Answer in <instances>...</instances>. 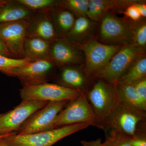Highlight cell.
I'll return each mask as SVG.
<instances>
[{
    "label": "cell",
    "mask_w": 146,
    "mask_h": 146,
    "mask_svg": "<svg viewBox=\"0 0 146 146\" xmlns=\"http://www.w3.org/2000/svg\"><path fill=\"white\" fill-rule=\"evenodd\" d=\"M92 89L86 97L96 115V127L102 129L106 119L119 100L116 85L100 79H95Z\"/></svg>",
    "instance_id": "1"
},
{
    "label": "cell",
    "mask_w": 146,
    "mask_h": 146,
    "mask_svg": "<svg viewBox=\"0 0 146 146\" xmlns=\"http://www.w3.org/2000/svg\"><path fill=\"white\" fill-rule=\"evenodd\" d=\"M89 126L87 124L80 123L32 134L19 135L12 133L3 139L10 146H52L63 138Z\"/></svg>",
    "instance_id": "2"
},
{
    "label": "cell",
    "mask_w": 146,
    "mask_h": 146,
    "mask_svg": "<svg viewBox=\"0 0 146 146\" xmlns=\"http://www.w3.org/2000/svg\"><path fill=\"white\" fill-rule=\"evenodd\" d=\"M146 120L145 111L137 109L119 98L115 109L104 122L102 129L106 132L114 129L132 136L138 123Z\"/></svg>",
    "instance_id": "3"
},
{
    "label": "cell",
    "mask_w": 146,
    "mask_h": 146,
    "mask_svg": "<svg viewBox=\"0 0 146 146\" xmlns=\"http://www.w3.org/2000/svg\"><path fill=\"white\" fill-rule=\"evenodd\" d=\"M146 53L132 44L123 45L106 65L92 77L116 85L134 61L141 54Z\"/></svg>",
    "instance_id": "4"
},
{
    "label": "cell",
    "mask_w": 146,
    "mask_h": 146,
    "mask_svg": "<svg viewBox=\"0 0 146 146\" xmlns=\"http://www.w3.org/2000/svg\"><path fill=\"white\" fill-rule=\"evenodd\" d=\"M80 123L97 126L96 115L86 94H82L77 98L69 101L57 115L54 126L56 128Z\"/></svg>",
    "instance_id": "5"
},
{
    "label": "cell",
    "mask_w": 146,
    "mask_h": 146,
    "mask_svg": "<svg viewBox=\"0 0 146 146\" xmlns=\"http://www.w3.org/2000/svg\"><path fill=\"white\" fill-rule=\"evenodd\" d=\"M23 101H61L77 98L82 94L80 91L50 82L37 85H24L20 89Z\"/></svg>",
    "instance_id": "6"
},
{
    "label": "cell",
    "mask_w": 146,
    "mask_h": 146,
    "mask_svg": "<svg viewBox=\"0 0 146 146\" xmlns=\"http://www.w3.org/2000/svg\"><path fill=\"white\" fill-rule=\"evenodd\" d=\"M123 46L105 44L98 42L96 39L77 46L84 54L85 62L82 66L84 72L92 77L104 68Z\"/></svg>",
    "instance_id": "7"
},
{
    "label": "cell",
    "mask_w": 146,
    "mask_h": 146,
    "mask_svg": "<svg viewBox=\"0 0 146 146\" xmlns=\"http://www.w3.org/2000/svg\"><path fill=\"white\" fill-rule=\"evenodd\" d=\"M96 40L105 44L123 46L130 43L129 30L122 18L112 11L105 13L99 22Z\"/></svg>",
    "instance_id": "8"
},
{
    "label": "cell",
    "mask_w": 146,
    "mask_h": 146,
    "mask_svg": "<svg viewBox=\"0 0 146 146\" xmlns=\"http://www.w3.org/2000/svg\"><path fill=\"white\" fill-rule=\"evenodd\" d=\"M58 67L50 60H34L14 68L8 76L16 77L24 85H37L52 80Z\"/></svg>",
    "instance_id": "9"
},
{
    "label": "cell",
    "mask_w": 146,
    "mask_h": 146,
    "mask_svg": "<svg viewBox=\"0 0 146 146\" xmlns=\"http://www.w3.org/2000/svg\"><path fill=\"white\" fill-rule=\"evenodd\" d=\"M68 101L49 102L44 107L35 112L24 122L17 134H32L54 129L56 118Z\"/></svg>",
    "instance_id": "10"
},
{
    "label": "cell",
    "mask_w": 146,
    "mask_h": 146,
    "mask_svg": "<svg viewBox=\"0 0 146 146\" xmlns=\"http://www.w3.org/2000/svg\"><path fill=\"white\" fill-rule=\"evenodd\" d=\"M48 101H23L13 110L0 113V135L17 133L22 125L33 114Z\"/></svg>",
    "instance_id": "11"
},
{
    "label": "cell",
    "mask_w": 146,
    "mask_h": 146,
    "mask_svg": "<svg viewBox=\"0 0 146 146\" xmlns=\"http://www.w3.org/2000/svg\"><path fill=\"white\" fill-rule=\"evenodd\" d=\"M27 31L26 20L0 24V39L12 58H25L24 45L27 37Z\"/></svg>",
    "instance_id": "12"
},
{
    "label": "cell",
    "mask_w": 146,
    "mask_h": 146,
    "mask_svg": "<svg viewBox=\"0 0 146 146\" xmlns=\"http://www.w3.org/2000/svg\"><path fill=\"white\" fill-rule=\"evenodd\" d=\"M82 66L64 65L58 67L52 81L86 95L92 89L95 79L85 74Z\"/></svg>",
    "instance_id": "13"
},
{
    "label": "cell",
    "mask_w": 146,
    "mask_h": 146,
    "mask_svg": "<svg viewBox=\"0 0 146 146\" xmlns=\"http://www.w3.org/2000/svg\"><path fill=\"white\" fill-rule=\"evenodd\" d=\"M50 59L58 67L64 65L82 66L85 62L82 51L64 37L51 43Z\"/></svg>",
    "instance_id": "14"
},
{
    "label": "cell",
    "mask_w": 146,
    "mask_h": 146,
    "mask_svg": "<svg viewBox=\"0 0 146 146\" xmlns=\"http://www.w3.org/2000/svg\"><path fill=\"white\" fill-rule=\"evenodd\" d=\"M49 10L35 11L27 21V36L39 37L50 43L58 38Z\"/></svg>",
    "instance_id": "15"
},
{
    "label": "cell",
    "mask_w": 146,
    "mask_h": 146,
    "mask_svg": "<svg viewBox=\"0 0 146 146\" xmlns=\"http://www.w3.org/2000/svg\"><path fill=\"white\" fill-rule=\"evenodd\" d=\"M98 24L87 16L76 18L72 27L63 37L76 46H80L95 39Z\"/></svg>",
    "instance_id": "16"
},
{
    "label": "cell",
    "mask_w": 146,
    "mask_h": 146,
    "mask_svg": "<svg viewBox=\"0 0 146 146\" xmlns=\"http://www.w3.org/2000/svg\"><path fill=\"white\" fill-rule=\"evenodd\" d=\"M34 12L18 3L17 0H6L0 6V24L27 21Z\"/></svg>",
    "instance_id": "17"
},
{
    "label": "cell",
    "mask_w": 146,
    "mask_h": 146,
    "mask_svg": "<svg viewBox=\"0 0 146 146\" xmlns=\"http://www.w3.org/2000/svg\"><path fill=\"white\" fill-rule=\"evenodd\" d=\"M51 43L37 37L27 36L24 45L25 58L33 60H50Z\"/></svg>",
    "instance_id": "18"
},
{
    "label": "cell",
    "mask_w": 146,
    "mask_h": 146,
    "mask_svg": "<svg viewBox=\"0 0 146 146\" xmlns=\"http://www.w3.org/2000/svg\"><path fill=\"white\" fill-rule=\"evenodd\" d=\"M49 11L58 36L64 37L74 25L75 16L60 5L50 9Z\"/></svg>",
    "instance_id": "19"
},
{
    "label": "cell",
    "mask_w": 146,
    "mask_h": 146,
    "mask_svg": "<svg viewBox=\"0 0 146 146\" xmlns=\"http://www.w3.org/2000/svg\"><path fill=\"white\" fill-rule=\"evenodd\" d=\"M129 30L130 43L136 48L146 52V19L133 21L127 18H122Z\"/></svg>",
    "instance_id": "20"
},
{
    "label": "cell",
    "mask_w": 146,
    "mask_h": 146,
    "mask_svg": "<svg viewBox=\"0 0 146 146\" xmlns=\"http://www.w3.org/2000/svg\"><path fill=\"white\" fill-rule=\"evenodd\" d=\"M146 78V53L139 55L118 82L134 84Z\"/></svg>",
    "instance_id": "21"
},
{
    "label": "cell",
    "mask_w": 146,
    "mask_h": 146,
    "mask_svg": "<svg viewBox=\"0 0 146 146\" xmlns=\"http://www.w3.org/2000/svg\"><path fill=\"white\" fill-rule=\"evenodd\" d=\"M115 0H89L87 17L99 23L108 11L114 12L118 5Z\"/></svg>",
    "instance_id": "22"
},
{
    "label": "cell",
    "mask_w": 146,
    "mask_h": 146,
    "mask_svg": "<svg viewBox=\"0 0 146 146\" xmlns=\"http://www.w3.org/2000/svg\"><path fill=\"white\" fill-rule=\"evenodd\" d=\"M116 85L120 99L137 109L146 112V104L139 98L133 85L118 82Z\"/></svg>",
    "instance_id": "23"
},
{
    "label": "cell",
    "mask_w": 146,
    "mask_h": 146,
    "mask_svg": "<svg viewBox=\"0 0 146 146\" xmlns=\"http://www.w3.org/2000/svg\"><path fill=\"white\" fill-rule=\"evenodd\" d=\"M89 3V0H63L60 5L77 18L87 16Z\"/></svg>",
    "instance_id": "24"
},
{
    "label": "cell",
    "mask_w": 146,
    "mask_h": 146,
    "mask_svg": "<svg viewBox=\"0 0 146 146\" xmlns=\"http://www.w3.org/2000/svg\"><path fill=\"white\" fill-rule=\"evenodd\" d=\"M108 131L110 132L106 133V138L103 142L104 146H133L131 143L130 136L114 129Z\"/></svg>",
    "instance_id": "25"
},
{
    "label": "cell",
    "mask_w": 146,
    "mask_h": 146,
    "mask_svg": "<svg viewBox=\"0 0 146 146\" xmlns=\"http://www.w3.org/2000/svg\"><path fill=\"white\" fill-rule=\"evenodd\" d=\"M25 7L33 11L50 9L60 5V1L57 0H17Z\"/></svg>",
    "instance_id": "26"
},
{
    "label": "cell",
    "mask_w": 146,
    "mask_h": 146,
    "mask_svg": "<svg viewBox=\"0 0 146 146\" xmlns=\"http://www.w3.org/2000/svg\"><path fill=\"white\" fill-rule=\"evenodd\" d=\"M32 61L34 60L29 58L16 59L0 55V72L8 76L11 71L14 68L21 67Z\"/></svg>",
    "instance_id": "27"
},
{
    "label": "cell",
    "mask_w": 146,
    "mask_h": 146,
    "mask_svg": "<svg viewBox=\"0 0 146 146\" xmlns=\"http://www.w3.org/2000/svg\"><path fill=\"white\" fill-rule=\"evenodd\" d=\"M130 142L133 146H146V121L138 123L134 135L130 136Z\"/></svg>",
    "instance_id": "28"
},
{
    "label": "cell",
    "mask_w": 146,
    "mask_h": 146,
    "mask_svg": "<svg viewBox=\"0 0 146 146\" xmlns=\"http://www.w3.org/2000/svg\"><path fill=\"white\" fill-rule=\"evenodd\" d=\"M137 1L133 0L122 11L125 18H127L131 21H137L143 19L141 17L139 10L135 5Z\"/></svg>",
    "instance_id": "29"
},
{
    "label": "cell",
    "mask_w": 146,
    "mask_h": 146,
    "mask_svg": "<svg viewBox=\"0 0 146 146\" xmlns=\"http://www.w3.org/2000/svg\"><path fill=\"white\" fill-rule=\"evenodd\" d=\"M133 85L139 98L146 104V78L136 82Z\"/></svg>",
    "instance_id": "30"
},
{
    "label": "cell",
    "mask_w": 146,
    "mask_h": 146,
    "mask_svg": "<svg viewBox=\"0 0 146 146\" xmlns=\"http://www.w3.org/2000/svg\"><path fill=\"white\" fill-rule=\"evenodd\" d=\"M135 5L139 10L142 18H143V19H146V2L143 1H137L135 3Z\"/></svg>",
    "instance_id": "31"
},
{
    "label": "cell",
    "mask_w": 146,
    "mask_h": 146,
    "mask_svg": "<svg viewBox=\"0 0 146 146\" xmlns=\"http://www.w3.org/2000/svg\"><path fill=\"white\" fill-rule=\"evenodd\" d=\"M80 143L82 146H104L101 138L90 141L82 140L80 141Z\"/></svg>",
    "instance_id": "32"
},
{
    "label": "cell",
    "mask_w": 146,
    "mask_h": 146,
    "mask_svg": "<svg viewBox=\"0 0 146 146\" xmlns=\"http://www.w3.org/2000/svg\"><path fill=\"white\" fill-rule=\"evenodd\" d=\"M0 55L7 56V57L11 58L5 45L1 39H0Z\"/></svg>",
    "instance_id": "33"
},
{
    "label": "cell",
    "mask_w": 146,
    "mask_h": 146,
    "mask_svg": "<svg viewBox=\"0 0 146 146\" xmlns=\"http://www.w3.org/2000/svg\"><path fill=\"white\" fill-rule=\"evenodd\" d=\"M0 146H10L4 141L3 138L0 139Z\"/></svg>",
    "instance_id": "34"
},
{
    "label": "cell",
    "mask_w": 146,
    "mask_h": 146,
    "mask_svg": "<svg viewBox=\"0 0 146 146\" xmlns=\"http://www.w3.org/2000/svg\"><path fill=\"white\" fill-rule=\"evenodd\" d=\"M9 134H10V133H9V134H5V135H0V139H1V138H4V137H5V136H7V135H9Z\"/></svg>",
    "instance_id": "35"
},
{
    "label": "cell",
    "mask_w": 146,
    "mask_h": 146,
    "mask_svg": "<svg viewBox=\"0 0 146 146\" xmlns=\"http://www.w3.org/2000/svg\"><path fill=\"white\" fill-rule=\"evenodd\" d=\"M6 1V0H0V6L5 2Z\"/></svg>",
    "instance_id": "36"
}]
</instances>
